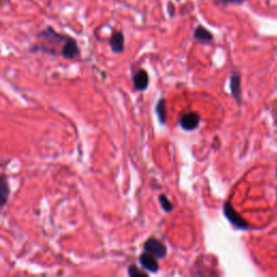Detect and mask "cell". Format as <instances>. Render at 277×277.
<instances>
[{
  "instance_id": "obj_1",
  "label": "cell",
  "mask_w": 277,
  "mask_h": 277,
  "mask_svg": "<svg viewBox=\"0 0 277 277\" xmlns=\"http://www.w3.org/2000/svg\"><path fill=\"white\" fill-rule=\"evenodd\" d=\"M144 250L158 259H164L167 256V247L156 238H149L144 243Z\"/></svg>"
},
{
  "instance_id": "obj_2",
  "label": "cell",
  "mask_w": 277,
  "mask_h": 277,
  "mask_svg": "<svg viewBox=\"0 0 277 277\" xmlns=\"http://www.w3.org/2000/svg\"><path fill=\"white\" fill-rule=\"evenodd\" d=\"M223 211H224L225 217L229 220V222L232 223L233 225H235L236 227L241 228V229H247L249 227L247 221L244 220L241 215L238 214V212L235 211L230 202H227L224 205V209H223Z\"/></svg>"
},
{
  "instance_id": "obj_3",
  "label": "cell",
  "mask_w": 277,
  "mask_h": 277,
  "mask_svg": "<svg viewBox=\"0 0 277 277\" xmlns=\"http://www.w3.org/2000/svg\"><path fill=\"white\" fill-rule=\"evenodd\" d=\"M61 55L63 58L72 60L79 56V48L76 40L71 37H67L63 43V47L61 49Z\"/></svg>"
},
{
  "instance_id": "obj_4",
  "label": "cell",
  "mask_w": 277,
  "mask_h": 277,
  "mask_svg": "<svg viewBox=\"0 0 277 277\" xmlns=\"http://www.w3.org/2000/svg\"><path fill=\"white\" fill-rule=\"evenodd\" d=\"M199 125V116L195 112H189L183 115L180 119V126L187 131L195 130Z\"/></svg>"
},
{
  "instance_id": "obj_5",
  "label": "cell",
  "mask_w": 277,
  "mask_h": 277,
  "mask_svg": "<svg viewBox=\"0 0 277 277\" xmlns=\"http://www.w3.org/2000/svg\"><path fill=\"white\" fill-rule=\"evenodd\" d=\"M138 261H140V263L142 265V267L144 270L152 272V273H157L159 270V265L157 260L155 259V257L152 256L151 253L149 252H144L138 258Z\"/></svg>"
},
{
  "instance_id": "obj_6",
  "label": "cell",
  "mask_w": 277,
  "mask_h": 277,
  "mask_svg": "<svg viewBox=\"0 0 277 277\" xmlns=\"http://www.w3.org/2000/svg\"><path fill=\"white\" fill-rule=\"evenodd\" d=\"M229 89H230V94H232L234 99L238 103H241L242 88H241V75L240 74L233 73L232 76H230Z\"/></svg>"
},
{
  "instance_id": "obj_7",
  "label": "cell",
  "mask_w": 277,
  "mask_h": 277,
  "mask_svg": "<svg viewBox=\"0 0 277 277\" xmlns=\"http://www.w3.org/2000/svg\"><path fill=\"white\" fill-rule=\"evenodd\" d=\"M110 45L113 52L115 53H121L125 50V37L120 32H115L111 39H110Z\"/></svg>"
},
{
  "instance_id": "obj_8",
  "label": "cell",
  "mask_w": 277,
  "mask_h": 277,
  "mask_svg": "<svg viewBox=\"0 0 277 277\" xmlns=\"http://www.w3.org/2000/svg\"><path fill=\"white\" fill-rule=\"evenodd\" d=\"M149 75L143 69L138 71L134 76H133V84H134V89L137 91H144L146 90L149 86Z\"/></svg>"
},
{
  "instance_id": "obj_9",
  "label": "cell",
  "mask_w": 277,
  "mask_h": 277,
  "mask_svg": "<svg viewBox=\"0 0 277 277\" xmlns=\"http://www.w3.org/2000/svg\"><path fill=\"white\" fill-rule=\"evenodd\" d=\"M9 184H8L7 176L5 174H0V208H3L9 198Z\"/></svg>"
},
{
  "instance_id": "obj_10",
  "label": "cell",
  "mask_w": 277,
  "mask_h": 277,
  "mask_svg": "<svg viewBox=\"0 0 277 277\" xmlns=\"http://www.w3.org/2000/svg\"><path fill=\"white\" fill-rule=\"evenodd\" d=\"M194 37H195V39H197L199 41H203V42H209L212 40V38H213L212 34L209 32V30L206 29L203 26H198L195 29Z\"/></svg>"
},
{
  "instance_id": "obj_11",
  "label": "cell",
  "mask_w": 277,
  "mask_h": 277,
  "mask_svg": "<svg viewBox=\"0 0 277 277\" xmlns=\"http://www.w3.org/2000/svg\"><path fill=\"white\" fill-rule=\"evenodd\" d=\"M156 113L160 124H165L167 119V105L164 99H160L156 105Z\"/></svg>"
},
{
  "instance_id": "obj_12",
  "label": "cell",
  "mask_w": 277,
  "mask_h": 277,
  "mask_svg": "<svg viewBox=\"0 0 277 277\" xmlns=\"http://www.w3.org/2000/svg\"><path fill=\"white\" fill-rule=\"evenodd\" d=\"M159 203H160L161 207H163V209H164L166 212H170V211H172V209H173V205H172L171 202L169 201V199L167 198L166 195H160V196H159Z\"/></svg>"
},
{
  "instance_id": "obj_13",
  "label": "cell",
  "mask_w": 277,
  "mask_h": 277,
  "mask_svg": "<svg viewBox=\"0 0 277 277\" xmlns=\"http://www.w3.org/2000/svg\"><path fill=\"white\" fill-rule=\"evenodd\" d=\"M128 274H129V276H131V277H146V276H148V274H146L145 272H143L142 270H140V268H138L135 265H130L129 266Z\"/></svg>"
},
{
  "instance_id": "obj_14",
  "label": "cell",
  "mask_w": 277,
  "mask_h": 277,
  "mask_svg": "<svg viewBox=\"0 0 277 277\" xmlns=\"http://www.w3.org/2000/svg\"><path fill=\"white\" fill-rule=\"evenodd\" d=\"M223 4H235V5H242L245 0H220Z\"/></svg>"
}]
</instances>
